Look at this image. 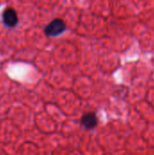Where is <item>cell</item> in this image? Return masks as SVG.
<instances>
[{
  "label": "cell",
  "mask_w": 154,
  "mask_h": 155,
  "mask_svg": "<svg viewBox=\"0 0 154 155\" xmlns=\"http://www.w3.org/2000/svg\"><path fill=\"white\" fill-rule=\"evenodd\" d=\"M66 30V25L64 20L60 18H56L52 20L45 27H44V34L47 36H57L63 34Z\"/></svg>",
  "instance_id": "obj_1"
},
{
  "label": "cell",
  "mask_w": 154,
  "mask_h": 155,
  "mask_svg": "<svg viewBox=\"0 0 154 155\" xmlns=\"http://www.w3.org/2000/svg\"><path fill=\"white\" fill-rule=\"evenodd\" d=\"M2 20L4 25L7 27H15L18 23V16L16 12L13 8L7 7L3 12Z\"/></svg>",
  "instance_id": "obj_2"
},
{
  "label": "cell",
  "mask_w": 154,
  "mask_h": 155,
  "mask_svg": "<svg viewBox=\"0 0 154 155\" xmlns=\"http://www.w3.org/2000/svg\"><path fill=\"white\" fill-rule=\"evenodd\" d=\"M81 124L88 130L94 129L98 124V119L94 113H87L83 115L81 119Z\"/></svg>",
  "instance_id": "obj_3"
}]
</instances>
